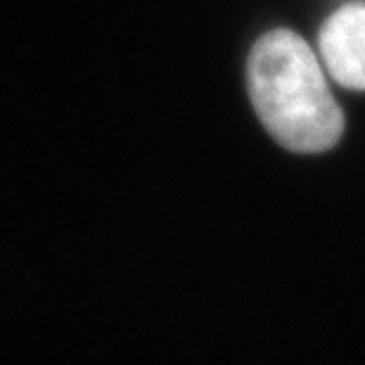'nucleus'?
<instances>
[{"instance_id": "f03ea898", "label": "nucleus", "mask_w": 365, "mask_h": 365, "mask_svg": "<svg viewBox=\"0 0 365 365\" xmlns=\"http://www.w3.org/2000/svg\"><path fill=\"white\" fill-rule=\"evenodd\" d=\"M320 64L344 88L365 91V3L334 10L318 31Z\"/></svg>"}, {"instance_id": "f257e3e1", "label": "nucleus", "mask_w": 365, "mask_h": 365, "mask_svg": "<svg viewBox=\"0 0 365 365\" xmlns=\"http://www.w3.org/2000/svg\"><path fill=\"white\" fill-rule=\"evenodd\" d=\"M247 86L261 123L282 148L316 155L337 145L344 114L311 46L292 29H273L254 43Z\"/></svg>"}]
</instances>
